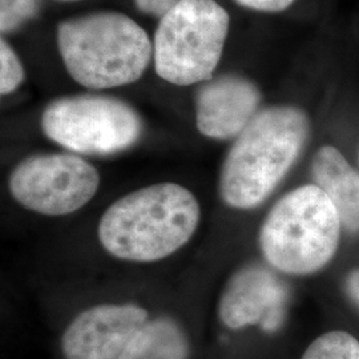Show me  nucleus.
Listing matches in <instances>:
<instances>
[{"label":"nucleus","instance_id":"f257e3e1","mask_svg":"<svg viewBox=\"0 0 359 359\" xmlns=\"http://www.w3.org/2000/svg\"><path fill=\"white\" fill-rule=\"evenodd\" d=\"M201 221L192 191L177 182H157L117 198L104 210L97 240L111 257L152 264L191 243Z\"/></svg>","mask_w":359,"mask_h":359},{"label":"nucleus","instance_id":"f03ea898","mask_svg":"<svg viewBox=\"0 0 359 359\" xmlns=\"http://www.w3.org/2000/svg\"><path fill=\"white\" fill-rule=\"evenodd\" d=\"M311 132L308 114L295 105L259 109L234 139L218 177L222 203L236 210L264 204L305 149Z\"/></svg>","mask_w":359,"mask_h":359},{"label":"nucleus","instance_id":"7ed1b4c3","mask_svg":"<svg viewBox=\"0 0 359 359\" xmlns=\"http://www.w3.org/2000/svg\"><path fill=\"white\" fill-rule=\"evenodd\" d=\"M57 48L68 75L90 90L136 83L154 56L147 31L120 13H95L62 22Z\"/></svg>","mask_w":359,"mask_h":359},{"label":"nucleus","instance_id":"20e7f679","mask_svg":"<svg viewBox=\"0 0 359 359\" xmlns=\"http://www.w3.org/2000/svg\"><path fill=\"white\" fill-rule=\"evenodd\" d=\"M338 212L314 184L283 194L270 208L258 231V245L271 269L309 276L326 268L341 244Z\"/></svg>","mask_w":359,"mask_h":359},{"label":"nucleus","instance_id":"39448f33","mask_svg":"<svg viewBox=\"0 0 359 359\" xmlns=\"http://www.w3.org/2000/svg\"><path fill=\"white\" fill-rule=\"evenodd\" d=\"M231 18L215 0H181L154 34L157 75L170 84H203L213 77L229 34Z\"/></svg>","mask_w":359,"mask_h":359},{"label":"nucleus","instance_id":"423d86ee","mask_svg":"<svg viewBox=\"0 0 359 359\" xmlns=\"http://www.w3.org/2000/svg\"><path fill=\"white\" fill-rule=\"evenodd\" d=\"M44 135L71 154L109 156L130 148L142 135V120L128 103L103 95L59 97L41 115Z\"/></svg>","mask_w":359,"mask_h":359},{"label":"nucleus","instance_id":"0eeeda50","mask_svg":"<svg viewBox=\"0 0 359 359\" xmlns=\"http://www.w3.org/2000/svg\"><path fill=\"white\" fill-rule=\"evenodd\" d=\"M99 187V170L71 152L28 156L16 164L8 177V191L15 203L47 217L76 213L93 200Z\"/></svg>","mask_w":359,"mask_h":359},{"label":"nucleus","instance_id":"6e6552de","mask_svg":"<svg viewBox=\"0 0 359 359\" xmlns=\"http://www.w3.org/2000/svg\"><path fill=\"white\" fill-rule=\"evenodd\" d=\"M276 270L249 264L236 270L222 287L217 302L221 339L257 333L274 338L286 323V292Z\"/></svg>","mask_w":359,"mask_h":359},{"label":"nucleus","instance_id":"1a4fd4ad","mask_svg":"<svg viewBox=\"0 0 359 359\" xmlns=\"http://www.w3.org/2000/svg\"><path fill=\"white\" fill-rule=\"evenodd\" d=\"M151 317L136 302H100L83 309L59 334V359H117Z\"/></svg>","mask_w":359,"mask_h":359},{"label":"nucleus","instance_id":"9d476101","mask_svg":"<svg viewBox=\"0 0 359 359\" xmlns=\"http://www.w3.org/2000/svg\"><path fill=\"white\" fill-rule=\"evenodd\" d=\"M261 100V90L248 77H212L196 93V127L212 140L236 139L259 112Z\"/></svg>","mask_w":359,"mask_h":359},{"label":"nucleus","instance_id":"9b49d317","mask_svg":"<svg viewBox=\"0 0 359 359\" xmlns=\"http://www.w3.org/2000/svg\"><path fill=\"white\" fill-rule=\"evenodd\" d=\"M313 184L335 206L345 231L359 233V173L333 145H323L310 164Z\"/></svg>","mask_w":359,"mask_h":359},{"label":"nucleus","instance_id":"f8f14e48","mask_svg":"<svg viewBox=\"0 0 359 359\" xmlns=\"http://www.w3.org/2000/svg\"><path fill=\"white\" fill-rule=\"evenodd\" d=\"M197 341L189 325L172 314H156L117 359H194Z\"/></svg>","mask_w":359,"mask_h":359},{"label":"nucleus","instance_id":"ddd939ff","mask_svg":"<svg viewBox=\"0 0 359 359\" xmlns=\"http://www.w3.org/2000/svg\"><path fill=\"white\" fill-rule=\"evenodd\" d=\"M298 359H359V338L342 329L325 332L309 342Z\"/></svg>","mask_w":359,"mask_h":359},{"label":"nucleus","instance_id":"4468645a","mask_svg":"<svg viewBox=\"0 0 359 359\" xmlns=\"http://www.w3.org/2000/svg\"><path fill=\"white\" fill-rule=\"evenodd\" d=\"M25 80V68L11 46L1 39L0 41V92L10 95L18 90Z\"/></svg>","mask_w":359,"mask_h":359},{"label":"nucleus","instance_id":"2eb2a0df","mask_svg":"<svg viewBox=\"0 0 359 359\" xmlns=\"http://www.w3.org/2000/svg\"><path fill=\"white\" fill-rule=\"evenodd\" d=\"M38 13L36 0H0V31L8 34L23 26Z\"/></svg>","mask_w":359,"mask_h":359},{"label":"nucleus","instance_id":"dca6fc26","mask_svg":"<svg viewBox=\"0 0 359 359\" xmlns=\"http://www.w3.org/2000/svg\"><path fill=\"white\" fill-rule=\"evenodd\" d=\"M245 8L259 13H281L289 8L295 0H234Z\"/></svg>","mask_w":359,"mask_h":359},{"label":"nucleus","instance_id":"f3484780","mask_svg":"<svg viewBox=\"0 0 359 359\" xmlns=\"http://www.w3.org/2000/svg\"><path fill=\"white\" fill-rule=\"evenodd\" d=\"M181 0H135L137 8L144 13L163 18Z\"/></svg>","mask_w":359,"mask_h":359},{"label":"nucleus","instance_id":"a211bd4d","mask_svg":"<svg viewBox=\"0 0 359 359\" xmlns=\"http://www.w3.org/2000/svg\"><path fill=\"white\" fill-rule=\"evenodd\" d=\"M347 297L359 308V269L351 270L345 278Z\"/></svg>","mask_w":359,"mask_h":359},{"label":"nucleus","instance_id":"6ab92c4d","mask_svg":"<svg viewBox=\"0 0 359 359\" xmlns=\"http://www.w3.org/2000/svg\"><path fill=\"white\" fill-rule=\"evenodd\" d=\"M63 1H75V0H63Z\"/></svg>","mask_w":359,"mask_h":359}]
</instances>
